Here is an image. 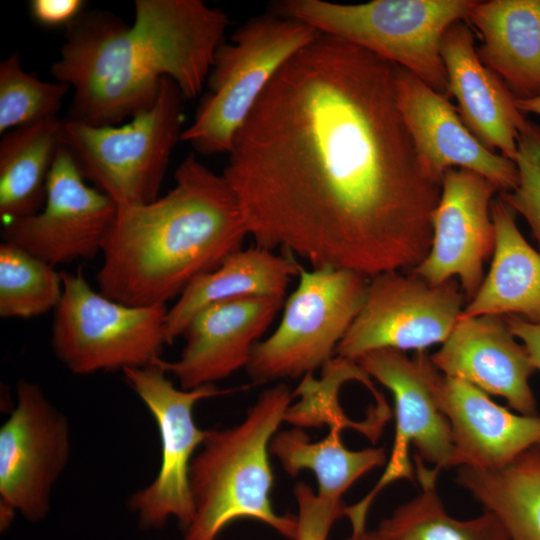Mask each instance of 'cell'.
Wrapping results in <instances>:
<instances>
[{
  "mask_svg": "<svg viewBox=\"0 0 540 540\" xmlns=\"http://www.w3.org/2000/svg\"><path fill=\"white\" fill-rule=\"evenodd\" d=\"M397 69L320 33L278 71L223 173L255 246L368 278L425 259L443 178L399 110Z\"/></svg>",
  "mask_w": 540,
  "mask_h": 540,
  "instance_id": "6da1fadb",
  "label": "cell"
},
{
  "mask_svg": "<svg viewBox=\"0 0 540 540\" xmlns=\"http://www.w3.org/2000/svg\"><path fill=\"white\" fill-rule=\"evenodd\" d=\"M229 19L201 0H136L132 25L107 11H83L66 26L51 73L72 90L66 118L119 125L150 109L170 78L185 99L208 79Z\"/></svg>",
  "mask_w": 540,
  "mask_h": 540,
  "instance_id": "7a4b0ae2",
  "label": "cell"
},
{
  "mask_svg": "<svg viewBox=\"0 0 540 540\" xmlns=\"http://www.w3.org/2000/svg\"><path fill=\"white\" fill-rule=\"evenodd\" d=\"M174 180L150 203L117 205L96 276L106 297L129 306L166 305L242 249L249 236L244 215L223 174L191 153Z\"/></svg>",
  "mask_w": 540,
  "mask_h": 540,
  "instance_id": "3957f363",
  "label": "cell"
},
{
  "mask_svg": "<svg viewBox=\"0 0 540 540\" xmlns=\"http://www.w3.org/2000/svg\"><path fill=\"white\" fill-rule=\"evenodd\" d=\"M293 392L285 384L264 390L245 418L223 430H211L190 467L194 517L184 540H216L234 520L255 519L295 540L297 519L272 506L270 442L286 420Z\"/></svg>",
  "mask_w": 540,
  "mask_h": 540,
  "instance_id": "277c9868",
  "label": "cell"
},
{
  "mask_svg": "<svg viewBox=\"0 0 540 540\" xmlns=\"http://www.w3.org/2000/svg\"><path fill=\"white\" fill-rule=\"evenodd\" d=\"M473 0H375L339 4L283 0L273 13L303 21L321 33L359 46L404 68L448 98L441 40L455 22L466 20Z\"/></svg>",
  "mask_w": 540,
  "mask_h": 540,
  "instance_id": "5b68a950",
  "label": "cell"
},
{
  "mask_svg": "<svg viewBox=\"0 0 540 540\" xmlns=\"http://www.w3.org/2000/svg\"><path fill=\"white\" fill-rule=\"evenodd\" d=\"M321 32L276 13L255 17L216 51L209 93L181 140L198 153H229L234 138L278 71Z\"/></svg>",
  "mask_w": 540,
  "mask_h": 540,
  "instance_id": "8992f818",
  "label": "cell"
},
{
  "mask_svg": "<svg viewBox=\"0 0 540 540\" xmlns=\"http://www.w3.org/2000/svg\"><path fill=\"white\" fill-rule=\"evenodd\" d=\"M183 99L164 78L154 105L119 125L63 119V145L80 174L117 205L156 200L172 151L181 140Z\"/></svg>",
  "mask_w": 540,
  "mask_h": 540,
  "instance_id": "52a82bcc",
  "label": "cell"
},
{
  "mask_svg": "<svg viewBox=\"0 0 540 540\" xmlns=\"http://www.w3.org/2000/svg\"><path fill=\"white\" fill-rule=\"evenodd\" d=\"M298 277L277 328L252 349L246 369L254 384L305 376L330 361L363 305L370 279L352 270L302 266Z\"/></svg>",
  "mask_w": 540,
  "mask_h": 540,
  "instance_id": "ba28073f",
  "label": "cell"
},
{
  "mask_svg": "<svg viewBox=\"0 0 540 540\" xmlns=\"http://www.w3.org/2000/svg\"><path fill=\"white\" fill-rule=\"evenodd\" d=\"M62 275L51 344L68 370L85 375L144 367L161 359L167 344L166 305H125L93 290L81 270Z\"/></svg>",
  "mask_w": 540,
  "mask_h": 540,
  "instance_id": "9c48e42d",
  "label": "cell"
},
{
  "mask_svg": "<svg viewBox=\"0 0 540 540\" xmlns=\"http://www.w3.org/2000/svg\"><path fill=\"white\" fill-rule=\"evenodd\" d=\"M122 371L155 419L161 441L158 474L148 486L131 496L129 505L143 528H160L174 517L186 529L195 512L190 488L191 463L196 449L211 432L196 425L193 409L200 400L231 390L219 389L214 384L191 390L177 388L156 362Z\"/></svg>",
  "mask_w": 540,
  "mask_h": 540,
  "instance_id": "30bf717a",
  "label": "cell"
},
{
  "mask_svg": "<svg viewBox=\"0 0 540 540\" xmlns=\"http://www.w3.org/2000/svg\"><path fill=\"white\" fill-rule=\"evenodd\" d=\"M457 279L433 285L411 272L369 279L363 305L338 344V357L356 361L377 349L422 351L443 343L466 305Z\"/></svg>",
  "mask_w": 540,
  "mask_h": 540,
  "instance_id": "8fae6325",
  "label": "cell"
},
{
  "mask_svg": "<svg viewBox=\"0 0 540 540\" xmlns=\"http://www.w3.org/2000/svg\"><path fill=\"white\" fill-rule=\"evenodd\" d=\"M67 419L38 385L21 380L16 405L0 429V514L6 529L15 512L45 518L51 489L70 454Z\"/></svg>",
  "mask_w": 540,
  "mask_h": 540,
  "instance_id": "7c38bea8",
  "label": "cell"
},
{
  "mask_svg": "<svg viewBox=\"0 0 540 540\" xmlns=\"http://www.w3.org/2000/svg\"><path fill=\"white\" fill-rule=\"evenodd\" d=\"M371 378L385 386L395 404V438L386 468L374 488L353 507L368 513L375 496L398 479L412 480L409 460L412 445L423 461L434 468L459 467L451 427L437 406L433 379L438 371L426 350L413 357L384 348L370 351L355 361Z\"/></svg>",
  "mask_w": 540,
  "mask_h": 540,
  "instance_id": "4fadbf2b",
  "label": "cell"
},
{
  "mask_svg": "<svg viewBox=\"0 0 540 540\" xmlns=\"http://www.w3.org/2000/svg\"><path fill=\"white\" fill-rule=\"evenodd\" d=\"M117 204L86 184L71 154L60 149L50 171L43 208L5 223L3 242L57 267L102 252Z\"/></svg>",
  "mask_w": 540,
  "mask_h": 540,
  "instance_id": "5bb4252c",
  "label": "cell"
},
{
  "mask_svg": "<svg viewBox=\"0 0 540 540\" xmlns=\"http://www.w3.org/2000/svg\"><path fill=\"white\" fill-rule=\"evenodd\" d=\"M496 192L492 183L475 172L447 170L432 216L429 253L411 272L433 285L457 279L470 301L484 280V263L494 251L491 203Z\"/></svg>",
  "mask_w": 540,
  "mask_h": 540,
  "instance_id": "9a60e30c",
  "label": "cell"
},
{
  "mask_svg": "<svg viewBox=\"0 0 540 540\" xmlns=\"http://www.w3.org/2000/svg\"><path fill=\"white\" fill-rule=\"evenodd\" d=\"M397 103L425 166L436 176L453 168L475 172L500 194L518 184L514 161L486 147L465 125L448 98L398 66Z\"/></svg>",
  "mask_w": 540,
  "mask_h": 540,
  "instance_id": "2e32d148",
  "label": "cell"
},
{
  "mask_svg": "<svg viewBox=\"0 0 540 540\" xmlns=\"http://www.w3.org/2000/svg\"><path fill=\"white\" fill-rule=\"evenodd\" d=\"M284 298L225 300L199 311L186 326L175 361L156 363L185 390L224 379L248 365L252 349L283 307Z\"/></svg>",
  "mask_w": 540,
  "mask_h": 540,
  "instance_id": "e0dca14e",
  "label": "cell"
},
{
  "mask_svg": "<svg viewBox=\"0 0 540 540\" xmlns=\"http://www.w3.org/2000/svg\"><path fill=\"white\" fill-rule=\"evenodd\" d=\"M504 316H463L440 349L430 355L445 376L505 398L522 415H537L529 379L536 368Z\"/></svg>",
  "mask_w": 540,
  "mask_h": 540,
  "instance_id": "ac0fdd59",
  "label": "cell"
},
{
  "mask_svg": "<svg viewBox=\"0 0 540 540\" xmlns=\"http://www.w3.org/2000/svg\"><path fill=\"white\" fill-rule=\"evenodd\" d=\"M433 392L451 427L459 467L499 469L540 447V416L514 414L477 387L439 370Z\"/></svg>",
  "mask_w": 540,
  "mask_h": 540,
  "instance_id": "d6986e66",
  "label": "cell"
},
{
  "mask_svg": "<svg viewBox=\"0 0 540 540\" xmlns=\"http://www.w3.org/2000/svg\"><path fill=\"white\" fill-rule=\"evenodd\" d=\"M466 20L452 24L441 40L449 96L469 130L489 149L514 161L517 140L528 120L506 84L481 61Z\"/></svg>",
  "mask_w": 540,
  "mask_h": 540,
  "instance_id": "ffe728a7",
  "label": "cell"
},
{
  "mask_svg": "<svg viewBox=\"0 0 540 540\" xmlns=\"http://www.w3.org/2000/svg\"><path fill=\"white\" fill-rule=\"evenodd\" d=\"M466 21L481 36V61L516 99L539 95L540 0L475 1Z\"/></svg>",
  "mask_w": 540,
  "mask_h": 540,
  "instance_id": "44dd1931",
  "label": "cell"
},
{
  "mask_svg": "<svg viewBox=\"0 0 540 540\" xmlns=\"http://www.w3.org/2000/svg\"><path fill=\"white\" fill-rule=\"evenodd\" d=\"M516 215L501 196L493 199L495 245L491 266L461 315H514L540 323V251L524 238Z\"/></svg>",
  "mask_w": 540,
  "mask_h": 540,
  "instance_id": "7402d4cb",
  "label": "cell"
},
{
  "mask_svg": "<svg viewBox=\"0 0 540 540\" xmlns=\"http://www.w3.org/2000/svg\"><path fill=\"white\" fill-rule=\"evenodd\" d=\"M300 266L290 254L278 255L257 246L232 253L216 269L194 279L167 310V344L183 334L199 311L214 303L239 298H284Z\"/></svg>",
  "mask_w": 540,
  "mask_h": 540,
  "instance_id": "603a6c76",
  "label": "cell"
},
{
  "mask_svg": "<svg viewBox=\"0 0 540 540\" xmlns=\"http://www.w3.org/2000/svg\"><path fill=\"white\" fill-rule=\"evenodd\" d=\"M63 147L58 117L13 129L0 141V218L3 224L38 213L47 182Z\"/></svg>",
  "mask_w": 540,
  "mask_h": 540,
  "instance_id": "cb8c5ba5",
  "label": "cell"
},
{
  "mask_svg": "<svg viewBox=\"0 0 540 540\" xmlns=\"http://www.w3.org/2000/svg\"><path fill=\"white\" fill-rule=\"evenodd\" d=\"M456 482L500 520L509 540H540V447L499 469L460 466Z\"/></svg>",
  "mask_w": 540,
  "mask_h": 540,
  "instance_id": "d4e9b609",
  "label": "cell"
},
{
  "mask_svg": "<svg viewBox=\"0 0 540 540\" xmlns=\"http://www.w3.org/2000/svg\"><path fill=\"white\" fill-rule=\"evenodd\" d=\"M343 426L339 422L331 423L328 435L319 441H311L301 429L277 432L270 442V454L277 457L290 476L311 471L317 480L318 495L342 499L356 480L387 460L383 448L358 451L346 448L341 439Z\"/></svg>",
  "mask_w": 540,
  "mask_h": 540,
  "instance_id": "484cf974",
  "label": "cell"
},
{
  "mask_svg": "<svg viewBox=\"0 0 540 540\" xmlns=\"http://www.w3.org/2000/svg\"><path fill=\"white\" fill-rule=\"evenodd\" d=\"M414 460L421 491L381 521L377 531L384 540H509L503 524L488 510L468 520L451 517L436 489L440 470L429 469L416 454Z\"/></svg>",
  "mask_w": 540,
  "mask_h": 540,
  "instance_id": "4316f807",
  "label": "cell"
},
{
  "mask_svg": "<svg viewBox=\"0 0 540 540\" xmlns=\"http://www.w3.org/2000/svg\"><path fill=\"white\" fill-rule=\"evenodd\" d=\"M63 275L56 267L23 249L0 245V316L29 319L57 307Z\"/></svg>",
  "mask_w": 540,
  "mask_h": 540,
  "instance_id": "83f0119b",
  "label": "cell"
},
{
  "mask_svg": "<svg viewBox=\"0 0 540 540\" xmlns=\"http://www.w3.org/2000/svg\"><path fill=\"white\" fill-rule=\"evenodd\" d=\"M70 87L24 71L17 53L0 62V133L58 117Z\"/></svg>",
  "mask_w": 540,
  "mask_h": 540,
  "instance_id": "f1b7e54d",
  "label": "cell"
},
{
  "mask_svg": "<svg viewBox=\"0 0 540 540\" xmlns=\"http://www.w3.org/2000/svg\"><path fill=\"white\" fill-rule=\"evenodd\" d=\"M518 184L500 194L506 203L528 223L540 251V127L532 122L517 140Z\"/></svg>",
  "mask_w": 540,
  "mask_h": 540,
  "instance_id": "f546056e",
  "label": "cell"
},
{
  "mask_svg": "<svg viewBox=\"0 0 540 540\" xmlns=\"http://www.w3.org/2000/svg\"><path fill=\"white\" fill-rule=\"evenodd\" d=\"M298 515L295 540H327L333 524L344 516L342 499L322 497L303 482L294 487Z\"/></svg>",
  "mask_w": 540,
  "mask_h": 540,
  "instance_id": "4dcf8cb0",
  "label": "cell"
},
{
  "mask_svg": "<svg viewBox=\"0 0 540 540\" xmlns=\"http://www.w3.org/2000/svg\"><path fill=\"white\" fill-rule=\"evenodd\" d=\"M84 5L82 0H32L29 8L37 23L48 27H66L83 12Z\"/></svg>",
  "mask_w": 540,
  "mask_h": 540,
  "instance_id": "1f68e13d",
  "label": "cell"
},
{
  "mask_svg": "<svg viewBox=\"0 0 540 540\" xmlns=\"http://www.w3.org/2000/svg\"><path fill=\"white\" fill-rule=\"evenodd\" d=\"M514 336L527 349L531 360L540 371V323H531L518 316H504Z\"/></svg>",
  "mask_w": 540,
  "mask_h": 540,
  "instance_id": "d6a6232c",
  "label": "cell"
},
{
  "mask_svg": "<svg viewBox=\"0 0 540 540\" xmlns=\"http://www.w3.org/2000/svg\"><path fill=\"white\" fill-rule=\"evenodd\" d=\"M348 519L351 523V534L343 540H384L377 530L366 528L367 517L351 516Z\"/></svg>",
  "mask_w": 540,
  "mask_h": 540,
  "instance_id": "836d02e7",
  "label": "cell"
},
{
  "mask_svg": "<svg viewBox=\"0 0 540 540\" xmlns=\"http://www.w3.org/2000/svg\"><path fill=\"white\" fill-rule=\"evenodd\" d=\"M516 105L523 113H532L540 116V94L527 99H516Z\"/></svg>",
  "mask_w": 540,
  "mask_h": 540,
  "instance_id": "e575fe53",
  "label": "cell"
}]
</instances>
